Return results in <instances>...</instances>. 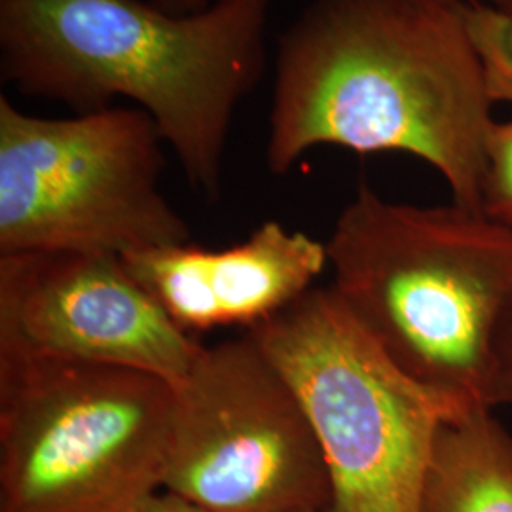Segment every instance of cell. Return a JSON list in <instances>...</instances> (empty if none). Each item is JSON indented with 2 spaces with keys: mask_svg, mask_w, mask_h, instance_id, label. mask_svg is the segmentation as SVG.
<instances>
[{
  "mask_svg": "<svg viewBox=\"0 0 512 512\" xmlns=\"http://www.w3.org/2000/svg\"><path fill=\"white\" fill-rule=\"evenodd\" d=\"M492 99L458 8L416 0H311L277 37L266 165L311 148L403 152L482 213Z\"/></svg>",
  "mask_w": 512,
  "mask_h": 512,
  "instance_id": "cell-1",
  "label": "cell"
},
{
  "mask_svg": "<svg viewBox=\"0 0 512 512\" xmlns=\"http://www.w3.org/2000/svg\"><path fill=\"white\" fill-rule=\"evenodd\" d=\"M274 2L169 14L152 0H0V74L76 114L128 99L215 202L236 112L266 71Z\"/></svg>",
  "mask_w": 512,
  "mask_h": 512,
  "instance_id": "cell-2",
  "label": "cell"
},
{
  "mask_svg": "<svg viewBox=\"0 0 512 512\" xmlns=\"http://www.w3.org/2000/svg\"><path fill=\"white\" fill-rule=\"evenodd\" d=\"M327 245L332 289L416 382L494 410V338L512 230L465 207L389 202L361 183Z\"/></svg>",
  "mask_w": 512,
  "mask_h": 512,
  "instance_id": "cell-3",
  "label": "cell"
},
{
  "mask_svg": "<svg viewBox=\"0 0 512 512\" xmlns=\"http://www.w3.org/2000/svg\"><path fill=\"white\" fill-rule=\"evenodd\" d=\"M247 332L308 414L329 475L325 512H420L442 423L476 406L404 374L332 287Z\"/></svg>",
  "mask_w": 512,
  "mask_h": 512,
  "instance_id": "cell-4",
  "label": "cell"
},
{
  "mask_svg": "<svg viewBox=\"0 0 512 512\" xmlns=\"http://www.w3.org/2000/svg\"><path fill=\"white\" fill-rule=\"evenodd\" d=\"M173 385L0 359V512H129L164 490Z\"/></svg>",
  "mask_w": 512,
  "mask_h": 512,
  "instance_id": "cell-5",
  "label": "cell"
},
{
  "mask_svg": "<svg viewBox=\"0 0 512 512\" xmlns=\"http://www.w3.org/2000/svg\"><path fill=\"white\" fill-rule=\"evenodd\" d=\"M162 145L145 110L44 118L0 95V256L126 258L192 241L160 190Z\"/></svg>",
  "mask_w": 512,
  "mask_h": 512,
  "instance_id": "cell-6",
  "label": "cell"
},
{
  "mask_svg": "<svg viewBox=\"0 0 512 512\" xmlns=\"http://www.w3.org/2000/svg\"><path fill=\"white\" fill-rule=\"evenodd\" d=\"M164 490L207 512H325L321 446L293 385L245 332L173 385Z\"/></svg>",
  "mask_w": 512,
  "mask_h": 512,
  "instance_id": "cell-7",
  "label": "cell"
},
{
  "mask_svg": "<svg viewBox=\"0 0 512 512\" xmlns=\"http://www.w3.org/2000/svg\"><path fill=\"white\" fill-rule=\"evenodd\" d=\"M202 349L122 256H0V359L120 366L175 385Z\"/></svg>",
  "mask_w": 512,
  "mask_h": 512,
  "instance_id": "cell-8",
  "label": "cell"
},
{
  "mask_svg": "<svg viewBox=\"0 0 512 512\" xmlns=\"http://www.w3.org/2000/svg\"><path fill=\"white\" fill-rule=\"evenodd\" d=\"M124 260L171 321L192 336L219 327L255 329L310 293L329 266L325 243L277 220L219 251L188 241Z\"/></svg>",
  "mask_w": 512,
  "mask_h": 512,
  "instance_id": "cell-9",
  "label": "cell"
},
{
  "mask_svg": "<svg viewBox=\"0 0 512 512\" xmlns=\"http://www.w3.org/2000/svg\"><path fill=\"white\" fill-rule=\"evenodd\" d=\"M420 512H512V435L490 408L442 423Z\"/></svg>",
  "mask_w": 512,
  "mask_h": 512,
  "instance_id": "cell-10",
  "label": "cell"
},
{
  "mask_svg": "<svg viewBox=\"0 0 512 512\" xmlns=\"http://www.w3.org/2000/svg\"><path fill=\"white\" fill-rule=\"evenodd\" d=\"M492 103L512 105V14L488 4L459 6Z\"/></svg>",
  "mask_w": 512,
  "mask_h": 512,
  "instance_id": "cell-11",
  "label": "cell"
},
{
  "mask_svg": "<svg viewBox=\"0 0 512 512\" xmlns=\"http://www.w3.org/2000/svg\"><path fill=\"white\" fill-rule=\"evenodd\" d=\"M482 213L512 230V120L494 122L488 135Z\"/></svg>",
  "mask_w": 512,
  "mask_h": 512,
  "instance_id": "cell-12",
  "label": "cell"
},
{
  "mask_svg": "<svg viewBox=\"0 0 512 512\" xmlns=\"http://www.w3.org/2000/svg\"><path fill=\"white\" fill-rule=\"evenodd\" d=\"M512 406V296L494 338V406Z\"/></svg>",
  "mask_w": 512,
  "mask_h": 512,
  "instance_id": "cell-13",
  "label": "cell"
},
{
  "mask_svg": "<svg viewBox=\"0 0 512 512\" xmlns=\"http://www.w3.org/2000/svg\"><path fill=\"white\" fill-rule=\"evenodd\" d=\"M129 512H207L202 507L190 503L181 495L167 492V490H158L147 499H143L139 505H135Z\"/></svg>",
  "mask_w": 512,
  "mask_h": 512,
  "instance_id": "cell-14",
  "label": "cell"
},
{
  "mask_svg": "<svg viewBox=\"0 0 512 512\" xmlns=\"http://www.w3.org/2000/svg\"><path fill=\"white\" fill-rule=\"evenodd\" d=\"M152 2L169 14H196L209 8L217 0H152Z\"/></svg>",
  "mask_w": 512,
  "mask_h": 512,
  "instance_id": "cell-15",
  "label": "cell"
},
{
  "mask_svg": "<svg viewBox=\"0 0 512 512\" xmlns=\"http://www.w3.org/2000/svg\"><path fill=\"white\" fill-rule=\"evenodd\" d=\"M416 2L431 4V6H448V8H458L465 4H488L512 14V0H416Z\"/></svg>",
  "mask_w": 512,
  "mask_h": 512,
  "instance_id": "cell-16",
  "label": "cell"
}]
</instances>
